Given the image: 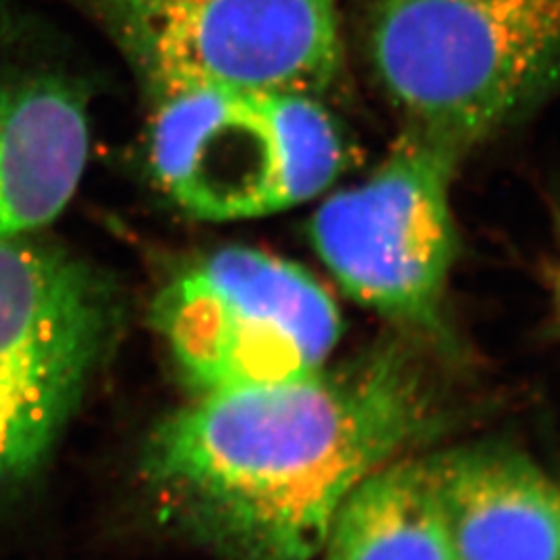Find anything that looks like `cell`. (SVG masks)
Here are the masks:
<instances>
[{
  "label": "cell",
  "mask_w": 560,
  "mask_h": 560,
  "mask_svg": "<svg viewBox=\"0 0 560 560\" xmlns=\"http://www.w3.org/2000/svg\"><path fill=\"white\" fill-rule=\"evenodd\" d=\"M156 104L152 168L198 219H254L314 200L345 161L339 127L314 96L196 88Z\"/></svg>",
  "instance_id": "3"
},
{
  "label": "cell",
  "mask_w": 560,
  "mask_h": 560,
  "mask_svg": "<svg viewBox=\"0 0 560 560\" xmlns=\"http://www.w3.org/2000/svg\"><path fill=\"white\" fill-rule=\"evenodd\" d=\"M457 145L407 127L368 179L312 219V241L340 287L390 320L428 328L457 256L451 179Z\"/></svg>",
  "instance_id": "6"
},
{
  "label": "cell",
  "mask_w": 560,
  "mask_h": 560,
  "mask_svg": "<svg viewBox=\"0 0 560 560\" xmlns=\"http://www.w3.org/2000/svg\"><path fill=\"white\" fill-rule=\"evenodd\" d=\"M459 560H560V486L499 446L428 457Z\"/></svg>",
  "instance_id": "9"
},
{
  "label": "cell",
  "mask_w": 560,
  "mask_h": 560,
  "mask_svg": "<svg viewBox=\"0 0 560 560\" xmlns=\"http://www.w3.org/2000/svg\"><path fill=\"white\" fill-rule=\"evenodd\" d=\"M106 326L108 301L88 266L32 233L0 240V483L50 455Z\"/></svg>",
  "instance_id": "7"
},
{
  "label": "cell",
  "mask_w": 560,
  "mask_h": 560,
  "mask_svg": "<svg viewBox=\"0 0 560 560\" xmlns=\"http://www.w3.org/2000/svg\"><path fill=\"white\" fill-rule=\"evenodd\" d=\"M156 322L200 393L307 376L340 337L339 310L318 280L249 247L185 270L162 291Z\"/></svg>",
  "instance_id": "5"
},
{
  "label": "cell",
  "mask_w": 560,
  "mask_h": 560,
  "mask_svg": "<svg viewBox=\"0 0 560 560\" xmlns=\"http://www.w3.org/2000/svg\"><path fill=\"white\" fill-rule=\"evenodd\" d=\"M25 38L23 23L0 7V240L34 233L59 214L90 148L75 75Z\"/></svg>",
  "instance_id": "8"
},
{
  "label": "cell",
  "mask_w": 560,
  "mask_h": 560,
  "mask_svg": "<svg viewBox=\"0 0 560 560\" xmlns=\"http://www.w3.org/2000/svg\"><path fill=\"white\" fill-rule=\"evenodd\" d=\"M432 416L423 370L390 345L337 370L201 393L152 434L143 480L224 559L314 560L347 497Z\"/></svg>",
  "instance_id": "1"
},
{
  "label": "cell",
  "mask_w": 560,
  "mask_h": 560,
  "mask_svg": "<svg viewBox=\"0 0 560 560\" xmlns=\"http://www.w3.org/2000/svg\"><path fill=\"white\" fill-rule=\"evenodd\" d=\"M365 50L409 129L465 152L560 85V0H374Z\"/></svg>",
  "instance_id": "2"
},
{
  "label": "cell",
  "mask_w": 560,
  "mask_h": 560,
  "mask_svg": "<svg viewBox=\"0 0 560 560\" xmlns=\"http://www.w3.org/2000/svg\"><path fill=\"white\" fill-rule=\"evenodd\" d=\"M154 96L219 88L318 96L342 65L339 0H67Z\"/></svg>",
  "instance_id": "4"
},
{
  "label": "cell",
  "mask_w": 560,
  "mask_h": 560,
  "mask_svg": "<svg viewBox=\"0 0 560 560\" xmlns=\"http://www.w3.org/2000/svg\"><path fill=\"white\" fill-rule=\"evenodd\" d=\"M324 560H459L425 459H395L347 497Z\"/></svg>",
  "instance_id": "10"
}]
</instances>
